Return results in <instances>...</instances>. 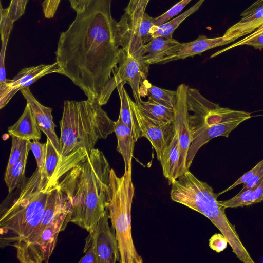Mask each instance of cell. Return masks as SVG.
<instances>
[{"mask_svg":"<svg viewBox=\"0 0 263 263\" xmlns=\"http://www.w3.org/2000/svg\"><path fill=\"white\" fill-rule=\"evenodd\" d=\"M98 100L64 102L60 127V160L54 177L60 178L89 156L99 139L115 132V122Z\"/></svg>","mask_w":263,"mask_h":263,"instance_id":"3957f363","label":"cell"},{"mask_svg":"<svg viewBox=\"0 0 263 263\" xmlns=\"http://www.w3.org/2000/svg\"><path fill=\"white\" fill-rule=\"evenodd\" d=\"M110 169L103 152L93 148L59 179L71 205L69 222L90 233L106 212Z\"/></svg>","mask_w":263,"mask_h":263,"instance_id":"7a4b0ae2","label":"cell"},{"mask_svg":"<svg viewBox=\"0 0 263 263\" xmlns=\"http://www.w3.org/2000/svg\"><path fill=\"white\" fill-rule=\"evenodd\" d=\"M29 104L34 117L37 126L52 143L55 149L60 153V143L55 132L56 127L53 120L52 108L41 104L34 98L29 87L20 90Z\"/></svg>","mask_w":263,"mask_h":263,"instance_id":"9a60e30c","label":"cell"},{"mask_svg":"<svg viewBox=\"0 0 263 263\" xmlns=\"http://www.w3.org/2000/svg\"><path fill=\"white\" fill-rule=\"evenodd\" d=\"M46 142V153L44 170L50 179L58 180L55 179L54 176L59 165L60 154L49 139H47Z\"/></svg>","mask_w":263,"mask_h":263,"instance_id":"4316f807","label":"cell"},{"mask_svg":"<svg viewBox=\"0 0 263 263\" xmlns=\"http://www.w3.org/2000/svg\"><path fill=\"white\" fill-rule=\"evenodd\" d=\"M263 33V24L255 31H254L253 32L251 33L250 35L247 36V37H244L242 40L236 42L235 43L230 45V46L222 49L221 50L218 51V52L215 53L213 55L211 56V58H213L214 57H216L218 55H219L220 53H222V52L226 51L230 49H232L233 48H234L235 47L243 45V44L246 43V42L250 40L251 39L256 37V36Z\"/></svg>","mask_w":263,"mask_h":263,"instance_id":"d590c367","label":"cell"},{"mask_svg":"<svg viewBox=\"0 0 263 263\" xmlns=\"http://www.w3.org/2000/svg\"><path fill=\"white\" fill-rule=\"evenodd\" d=\"M135 188L132 168L118 177L111 168L106 210L115 230L120 255V263H142L132 235L131 209Z\"/></svg>","mask_w":263,"mask_h":263,"instance_id":"8992f818","label":"cell"},{"mask_svg":"<svg viewBox=\"0 0 263 263\" xmlns=\"http://www.w3.org/2000/svg\"><path fill=\"white\" fill-rule=\"evenodd\" d=\"M28 0H11L9 9V16L14 22L22 16L25 10Z\"/></svg>","mask_w":263,"mask_h":263,"instance_id":"1f68e13d","label":"cell"},{"mask_svg":"<svg viewBox=\"0 0 263 263\" xmlns=\"http://www.w3.org/2000/svg\"><path fill=\"white\" fill-rule=\"evenodd\" d=\"M145 56L144 52L120 48L119 67L113 73L117 86L120 83H127L130 86L135 102L137 105L142 101L140 89L141 82L146 79L148 72L149 65L146 63Z\"/></svg>","mask_w":263,"mask_h":263,"instance_id":"9c48e42d","label":"cell"},{"mask_svg":"<svg viewBox=\"0 0 263 263\" xmlns=\"http://www.w3.org/2000/svg\"><path fill=\"white\" fill-rule=\"evenodd\" d=\"M28 153L29 152H27L8 171H5L4 181L9 194L17 188L24 179Z\"/></svg>","mask_w":263,"mask_h":263,"instance_id":"d4e9b609","label":"cell"},{"mask_svg":"<svg viewBox=\"0 0 263 263\" xmlns=\"http://www.w3.org/2000/svg\"><path fill=\"white\" fill-rule=\"evenodd\" d=\"M12 145L6 171H8L24 154L30 150V140L20 139L12 136Z\"/></svg>","mask_w":263,"mask_h":263,"instance_id":"83f0119b","label":"cell"},{"mask_svg":"<svg viewBox=\"0 0 263 263\" xmlns=\"http://www.w3.org/2000/svg\"><path fill=\"white\" fill-rule=\"evenodd\" d=\"M130 104L137 119L142 137L146 138L156 151L160 162L173 139L175 128L173 122L157 125L151 122L141 112L136 103L132 99Z\"/></svg>","mask_w":263,"mask_h":263,"instance_id":"4fadbf2b","label":"cell"},{"mask_svg":"<svg viewBox=\"0 0 263 263\" xmlns=\"http://www.w3.org/2000/svg\"><path fill=\"white\" fill-rule=\"evenodd\" d=\"M263 201V178L253 191L250 204L260 203Z\"/></svg>","mask_w":263,"mask_h":263,"instance_id":"8d00e7d4","label":"cell"},{"mask_svg":"<svg viewBox=\"0 0 263 263\" xmlns=\"http://www.w3.org/2000/svg\"><path fill=\"white\" fill-rule=\"evenodd\" d=\"M149 1L129 0L124 14L117 24L116 38L119 46L129 51L145 52L140 33Z\"/></svg>","mask_w":263,"mask_h":263,"instance_id":"ba28073f","label":"cell"},{"mask_svg":"<svg viewBox=\"0 0 263 263\" xmlns=\"http://www.w3.org/2000/svg\"><path fill=\"white\" fill-rule=\"evenodd\" d=\"M70 204L67 195L62 190L59 183H58L50 196L39 224L26 240L14 244L12 246L15 247L16 246L30 242L35 239L53 222L58 215Z\"/></svg>","mask_w":263,"mask_h":263,"instance_id":"2e32d148","label":"cell"},{"mask_svg":"<svg viewBox=\"0 0 263 263\" xmlns=\"http://www.w3.org/2000/svg\"><path fill=\"white\" fill-rule=\"evenodd\" d=\"M111 0H91L60 33L56 62L87 99L98 100L111 73L117 69L119 46L117 22L111 13Z\"/></svg>","mask_w":263,"mask_h":263,"instance_id":"6da1fadb","label":"cell"},{"mask_svg":"<svg viewBox=\"0 0 263 263\" xmlns=\"http://www.w3.org/2000/svg\"><path fill=\"white\" fill-rule=\"evenodd\" d=\"M254 189H248L241 192H239L231 199L225 201H218V202L225 209L251 205L250 202Z\"/></svg>","mask_w":263,"mask_h":263,"instance_id":"f1b7e54d","label":"cell"},{"mask_svg":"<svg viewBox=\"0 0 263 263\" xmlns=\"http://www.w3.org/2000/svg\"><path fill=\"white\" fill-rule=\"evenodd\" d=\"M91 0H69L72 8L76 12L83 11L89 4Z\"/></svg>","mask_w":263,"mask_h":263,"instance_id":"74e56055","label":"cell"},{"mask_svg":"<svg viewBox=\"0 0 263 263\" xmlns=\"http://www.w3.org/2000/svg\"><path fill=\"white\" fill-rule=\"evenodd\" d=\"M263 166V159L259 161L254 167L251 168L250 170L245 173L240 178H239L233 184L231 185L226 189L224 190L222 192L218 193V195H220L223 193H224L233 188L235 186L242 184L245 183L250 180H251L257 173V172Z\"/></svg>","mask_w":263,"mask_h":263,"instance_id":"836d02e7","label":"cell"},{"mask_svg":"<svg viewBox=\"0 0 263 263\" xmlns=\"http://www.w3.org/2000/svg\"><path fill=\"white\" fill-rule=\"evenodd\" d=\"M120 99V110L119 118L132 131L135 141L142 137L137 119L130 104L131 98L124 89V84L120 83L117 87Z\"/></svg>","mask_w":263,"mask_h":263,"instance_id":"44dd1931","label":"cell"},{"mask_svg":"<svg viewBox=\"0 0 263 263\" xmlns=\"http://www.w3.org/2000/svg\"><path fill=\"white\" fill-rule=\"evenodd\" d=\"M59 183L45 170L36 168L17 187L16 196L1 210V246H12L26 240L40 222L50 196Z\"/></svg>","mask_w":263,"mask_h":263,"instance_id":"277c9868","label":"cell"},{"mask_svg":"<svg viewBox=\"0 0 263 263\" xmlns=\"http://www.w3.org/2000/svg\"><path fill=\"white\" fill-rule=\"evenodd\" d=\"M204 0H199L187 10L175 18L160 25H154L151 33L153 38L163 36L172 37L173 33L179 25L187 17L196 11Z\"/></svg>","mask_w":263,"mask_h":263,"instance_id":"cb8c5ba5","label":"cell"},{"mask_svg":"<svg viewBox=\"0 0 263 263\" xmlns=\"http://www.w3.org/2000/svg\"><path fill=\"white\" fill-rule=\"evenodd\" d=\"M241 19L230 27L223 36L231 43L237 39L251 34L263 24V5L244 14Z\"/></svg>","mask_w":263,"mask_h":263,"instance_id":"e0dca14e","label":"cell"},{"mask_svg":"<svg viewBox=\"0 0 263 263\" xmlns=\"http://www.w3.org/2000/svg\"><path fill=\"white\" fill-rule=\"evenodd\" d=\"M137 106L147 119L157 125H161L174 121V109L148 100L146 102L142 101L141 104Z\"/></svg>","mask_w":263,"mask_h":263,"instance_id":"603a6c76","label":"cell"},{"mask_svg":"<svg viewBox=\"0 0 263 263\" xmlns=\"http://www.w3.org/2000/svg\"><path fill=\"white\" fill-rule=\"evenodd\" d=\"M9 135L26 140H40L41 130L37 126L29 104L17 121L8 128Z\"/></svg>","mask_w":263,"mask_h":263,"instance_id":"ac0fdd59","label":"cell"},{"mask_svg":"<svg viewBox=\"0 0 263 263\" xmlns=\"http://www.w3.org/2000/svg\"><path fill=\"white\" fill-rule=\"evenodd\" d=\"M228 241L222 234H214L209 239V246L211 249L217 253L223 251L227 247Z\"/></svg>","mask_w":263,"mask_h":263,"instance_id":"e575fe53","label":"cell"},{"mask_svg":"<svg viewBox=\"0 0 263 263\" xmlns=\"http://www.w3.org/2000/svg\"><path fill=\"white\" fill-rule=\"evenodd\" d=\"M192 0H181L162 15L154 17V25H160L168 22L171 18L180 12Z\"/></svg>","mask_w":263,"mask_h":263,"instance_id":"f546056e","label":"cell"},{"mask_svg":"<svg viewBox=\"0 0 263 263\" xmlns=\"http://www.w3.org/2000/svg\"><path fill=\"white\" fill-rule=\"evenodd\" d=\"M92 240V234L89 233L88 236L85 239V244L83 249L85 255L79 261V263H97Z\"/></svg>","mask_w":263,"mask_h":263,"instance_id":"d6a6232c","label":"cell"},{"mask_svg":"<svg viewBox=\"0 0 263 263\" xmlns=\"http://www.w3.org/2000/svg\"><path fill=\"white\" fill-rule=\"evenodd\" d=\"M231 43L223 36L215 38H208L205 35H200L195 40L184 43L181 49L177 53L178 59H184L195 55H200L208 50L225 45Z\"/></svg>","mask_w":263,"mask_h":263,"instance_id":"ffe728a7","label":"cell"},{"mask_svg":"<svg viewBox=\"0 0 263 263\" xmlns=\"http://www.w3.org/2000/svg\"><path fill=\"white\" fill-rule=\"evenodd\" d=\"M30 150L32 152L39 170H44L46 153V142L41 143L38 140H33L30 143Z\"/></svg>","mask_w":263,"mask_h":263,"instance_id":"4dcf8cb0","label":"cell"},{"mask_svg":"<svg viewBox=\"0 0 263 263\" xmlns=\"http://www.w3.org/2000/svg\"><path fill=\"white\" fill-rule=\"evenodd\" d=\"M179 160V144L178 134L175 129L173 139L163 158L160 161L164 177L168 180V184L178 178Z\"/></svg>","mask_w":263,"mask_h":263,"instance_id":"7402d4cb","label":"cell"},{"mask_svg":"<svg viewBox=\"0 0 263 263\" xmlns=\"http://www.w3.org/2000/svg\"><path fill=\"white\" fill-rule=\"evenodd\" d=\"M188 86L184 84L179 85L176 91L177 100L174 110V128L178 134L179 160L178 177L189 170L186 167L187 153L192 142V136L189 123V110L186 102Z\"/></svg>","mask_w":263,"mask_h":263,"instance_id":"30bf717a","label":"cell"},{"mask_svg":"<svg viewBox=\"0 0 263 263\" xmlns=\"http://www.w3.org/2000/svg\"><path fill=\"white\" fill-rule=\"evenodd\" d=\"M108 219L106 211L91 233L97 263H116L120 261L118 240L115 230L109 226Z\"/></svg>","mask_w":263,"mask_h":263,"instance_id":"7c38bea8","label":"cell"},{"mask_svg":"<svg viewBox=\"0 0 263 263\" xmlns=\"http://www.w3.org/2000/svg\"><path fill=\"white\" fill-rule=\"evenodd\" d=\"M261 5H263V0H257L254 3H253L250 7H249L245 10H244L241 14L246 13Z\"/></svg>","mask_w":263,"mask_h":263,"instance_id":"ab89813d","label":"cell"},{"mask_svg":"<svg viewBox=\"0 0 263 263\" xmlns=\"http://www.w3.org/2000/svg\"><path fill=\"white\" fill-rule=\"evenodd\" d=\"M148 101L174 109L177 100V91L149 85L147 87Z\"/></svg>","mask_w":263,"mask_h":263,"instance_id":"484cf974","label":"cell"},{"mask_svg":"<svg viewBox=\"0 0 263 263\" xmlns=\"http://www.w3.org/2000/svg\"><path fill=\"white\" fill-rule=\"evenodd\" d=\"M183 45L184 43L173 37L163 36L154 37L144 45L146 63L149 66L178 60L177 53Z\"/></svg>","mask_w":263,"mask_h":263,"instance_id":"5bb4252c","label":"cell"},{"mask_svg":"<svg viewBox=\"0 0 263 263\" xmlns=\"http://www.w3.org/2000/svg\"><path fill=\"white\" fill-rule=\"evenodd\" d=\"M115 132L117 138V151L122 155L124 162V171L132 168L135 142L132 130L118 118L115 122Z\"/></svg>","mask_w":263,"mask_h":263,"instance_id":"d6986e66","label":"cell"},{"mask_svg":"<svg viewBox=\"0 0 263 263\" xmlns=\"http://www.w3.org/2000/svg\"><path fill=\"white\" fill-rule=\"evenodd\" d=\"M70 204L53 222L32 241L15 246L16 257L21 263H47L55 247L59 233L69 222Z\"/></svg>","mask_w":263,"mask_h":263,"instance_id":"52a82bcc","label":"cell"},{"mask_svg":"<svg viewBox=\"0 0 263 263\" xmlns=\"http://www.w3.org/2000/svg\"><path fill=\"white\" fill-rule=\"evenodd\" d=\"M244 45L252 46L255 49H263V33L246 42Z\"/></svg>","mask_w":263,"mask_h":263,"instance_id":"f35d334b","label":"cell"},{"mask_svg":"<svg viewBox=\"0 0 263 263\" xmlns=\"http://www.w3.org/2000/svg\"><path fill=\"white\" fill-rule=\"evenodd\" d=\"M171 199L207 217L228 241L236 257L243 263H254L241 241L235 226L228 220L225 208L217 200L218 194L206 182L198 179L189 170L171 184Z\"/></svg>","mask_w":263,"mask_h":263,"instance_id":"5b68a950","label":"cell"},{"mask_svg":"<svg viewBox=\"0 0 263 263\" xmlns=\"http://www.w3.org/2000/svg\"><path fill=\"white\" fill-rule=\"evenodd\" d=\"M61 72L60 67L56 61L52 64L22 69L12 79H7L5 83L0 85V108L5 107L17 91L29 87L43 76Z\"/></svg>","mask_w":263,"mask_h":263,"instance_id":"8fae6325","label":"cell"}]
</instances>
